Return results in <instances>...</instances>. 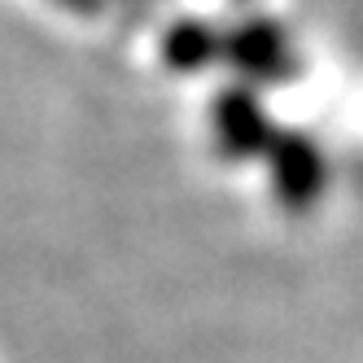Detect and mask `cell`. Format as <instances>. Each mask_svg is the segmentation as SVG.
<instances>
[{
  "mask_svg": "<svg viewBox=\"0 0 363 363\" xmlns=\"http://www.w3.org/2000/svg\"><path fill=\"white\" fill-rule=\"evenodd\" d=\"M276 193L289 211H306L324 193V158L306 140H284L276 149Z\"/></svg>",
  "mask_w": 363,
  "mask_h": 363,
  "instance_id": "6da1fadb",
  "label": "cell"
}]
</instances>
